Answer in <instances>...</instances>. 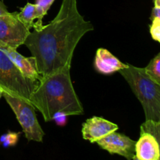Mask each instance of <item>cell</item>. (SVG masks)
<instances>
[{
    "mask_svg": "<svg viewBox=\"0 0 160 160\" xmlns=\"http://www.w3.org/2000/svg\"><path fill=\"white\" fill-rule=\"evenodd\" d=\"M70 70V67H65L41 79L30 96L29 103L42 114L45 122L52 120L57 113L67 116L84 113V108L73 86Z\"/></svg>",
    "mask_w": 160,
    "mask_h": 160,
    "instance_id": "obj_2",
    "label": "cell"
},
{
    "mask_svg": "<svg viewBox=\"0 0 160 160\" xmlns=\"http://www.w3.org/2000/svg\"><path fill=\"white\" fill-rule=\"evenodd\" d=\"M141 131L149 133L160 142V123L159 122L145 120V123L141 125Z\"/></svg>",
    "mask_w": 160,
    "mask_h": 160,
    "instance_id": "obj_15",
    "label": "cell"
},
{
    "mask_svg": "<svg viewBox=\"0 0 160 160\" xmlns=\"http://www.w3.org/2000/svg\"><path fill=\"white\" fill-rule=\"evenodd\" d=\"M2 96L13 111L26 138L28 141L43 142L45 132L39 124L34 106L25 100L6 92H3Z\"/></svg>",
    "mask_w": 160,
    "mask_h": 160,
    "instance_id": "obj_5",
    "label": "cell"
},
{
    "mask_svg": "<svg viewBox=\"0 0 160 160\" xmlns=\"http://www.w3.org/2000/svg\"><path fill=\"white\" fill-rule=\"evenodd\" d=\"M118 129L119 127L116 123L102 117H93L83 123L81 132L84 140L89 141L91 143H96L97 141Z\"/></svg>",
    "mask_w": 160,
    "mask_h": 160,
    "instance_id": "obj_8",
    "label": "cell"
},
{
    "mask_svg": "<svg viewBox=\"0 0 160 160\" xmlns=\"http://www.w3.org/2000/svg\"><path fill=\"white\" fill-rule=\"evenodd\" d=\"M38 83L25 78L0 48V88L3 92L29 102L30 96Z\"/></svg>",
    "mask_w": 160,
    "mask_h": 160,
    "instance_id": "obj_4",
    "label": "cell"
},
{
    "mask_svg": "<svg viewBox=\"0 0 160 160\" xmlns=\"http://www.w3.org/2000/svg\"><path fill=\"white\" fill-rule=\"evenodd\" d=\"M156 19H159L160 20V6H155L152 9L151 15V20H156Z\"/></svg>",
    "mask_w": 160,
    "mask_h": 160,
    "instance_id": "obj_19",
    "label": "cell"
},
{
    "mask_svg": "<svg viewBox=\"0 0 160 160\" xmlns=\"http://www.w3.org/2000/svg\"><path fill=\"white\" fill-rule=\"evenodd\" d=\"M31 28L17 17V12H8L0 16V47L17 49L23 45Z\"/></svg>",
    "mask_w": 160,
    "mask_h": 160,
    "instance_id": "obj_6",
    "label": "cell"
},
{
    "mask_svg": "<svg viewBox=\"0 0 160 160\" xmlns=\"http://www.w3.org/2000/svg\"><path fill=\"white\" fill-rule=\"evenodd\" d=\"M8 12H9V11H8L6 5L0 0V16L5 15V14L8 13Z\"/></svg>",
    "mask_w": 160,
    "mask_h": 160,
    "instance_id": "obj_20",
    "label": "cell"
},
{
    "mask_svg": "<svg viewBox=\"0 0 160 160\" xmlns=\"http://www.w3.org/2000/svg\"><path fill=\"white\" fill-rule=\"evenodd\" d=\"M17 17L27 26L30 28H33L34 20H38V17L37 6L35 4L28 2L24 7L22 8L20 12H17Z\"/></svg>",
    "mask_w": 160,
    "mask_h": 160,
    "instance_id": "obj_12",
    "label": "cell"
},
{
    "mask_svg": "<svg viewBox=\"0 0 160 160\" xmlns=\"http://www.w3.org/2000/svg\"><path fill=\"white\" fill-rule=\"evenodd\" d=\"M144 69L146 74L152 81L160 84V53H158Z\"/></svg>",
    "mask_w": 160,
    "mask_h": 160,
    "instance_id": "obj_13",
    "label": "cell"
},
{
    "mask_svg": "<svg viewBox=\"0 0 160 160\" xmlns=\"http://www.w3.org/2000/svg\"><path fill=\"white\" fill-rule=\"evenodd\" d=\"M132 160H139L138 159V158L137 157H136V156H134V158H133V159Z\"/></svg>",
    "mask_w": 160,
    "mask_h": 160,
    "instance_id": "obj_22",
    "label": "cell"
},
{
    "mask_svg": "<svg viewBox=\"0 0 160 160\" xmlns=\"http://www.w3.org/2000/svg\"><path fill=\"white\" fill-rule=\"evenodd\" d=\"M152 24L150 25V33L153 40L160 42V20L156 19L152 20Z\"/></svg>",
    "mask_w": 160,
    "mask_h": 160,
    "instance_id": "obj_17",
    "label": "cell"
},
{
    "mask_svg": "<svg viewBox=\"0 0 160 160\" xmlns=\"http://www.w3.org/2000/svg\"><path fill=\"white\" fill-rule=\"evenodd\" d=\"M2 94H3V90L0 88V98H1V97L2 96Z\"/></svg>",
    "mask_w": 160,
    "mask_h": 160,
    "instance_id": "obj_21",
    "label": "cell"
},
{
    "mask_svg": "<svg viewBox=\"0 0 160 160\" xmlns=\"http://www.w3.org/2000/svg\"><path fill=\"white\" fill-rule=\"evenodd\" d=\"M0 48L7 55L12 63L25 78L31 81H39L40 75L36 68V62L34 57H24L20 54L17 49L9 47H0Z\"/></svg>",
    "mask_w": 160,
    "mask_h": 160,
    "instance_id": "obj_9",
    "label": "cell"
},
{
    "mask_svg": "<svg viewBox=\"0 0 160 160\" xmlns=\"http://www.w3.org/2000/svg\"><path fill=\"white\" fill-rule=\"evenodd\" d=\"M67 116L63 113H57L53 117L52 120H55L58 125L63 126L67 123Z\"/></svg>",
    "mask_w": 160,
    "mask_h": 160,
    "instance_id": "obj_18",
    "label": "cell"
},
{
    "mask_svg": "<svg viewBox=\"0 0 160 160\" xmlns=\"http://www.w3.org/2000/svg\"><path fill=\"white\" fill-rule=\"evenodd\" d=\"M54 1L55 0H36L35 5L37 6L38 17L37 21L34 22L33 28H38L43 25L42 20H43L44 17L47 14V12L50 9Z\"/></svg>",
    "mask_w": 160,
    "mask_h": 160,
    "instance_id": "obj_14",
    "label": "cell"
},
{
    "mask_svg": "<svg viewBox=\"0 0 160 160\" xmlns=\"http://www.w3.org/2000/svg\"><path fill=\"white\" fill-rule=\"evenodd\" d=\"M20 134V133L14 132H8L2 134L0 137V145H2L5 148L14 146L18 142Z\"/></svg>",
    "mask_w": 160,
    "mask_h": 160,
    "instance_id": "obj_16",
    "label": "cell"
},
{
    "mask_svg": "<svg viewBox=\"0 0 160 160\" xmlns=\"http://www.w3.org/2000/svg\"><path fill=\"white\" fill-rule=\"evenodd\" d=\"M135 156L139 160H160L159 142L149 133L141 131L135 144Z\"/></svg>",
    "mask_w": 160,
    "mask_h": 160,
    "instance_id": "obj_10",
    "label": "cell"
},
{
    "mask_svg": "<svg viewBox=\"0 0 160 160\" xmlns=\"http://www.w3.org/2000/svg\"><path fill=\"white\" fill-rule=\"evenodd\" d=\"M93 30L92 23L80 13L77 0H62L56 17L48 24L34 28L23 43L35 59L40 80L71 67L80 40Z\"/></svg>",
    "mask_w": 160,
    "mask_h": 160,
    "instance_id": "obj_1",
    "label": "cell"
},
{
    "mask_svg": "<svg viewBox=\"0 0 160 160\" xmlns=\"http://www.w3.org/2000/svg\"><path fill=\"white\" fill-rule=\"evenodd\" d=\"M143 107L145 120L160 123V84L151 79L145 69L128 64L119 70Z\"/></svg>",
    "mask_w": 160,
    "mask_h": 160,
    "instance_id": "obj_3",
    "label": "cell"
},
{
    "mask_svg": "<svg viewBox=\"0 0 160 160\" xmlns=\"http://www.w3.org/2000/svg\"><path fill=\"white\" fill-rule=\"evenodd\" d=\"M96 143L100 148L110 154L119 155L128 160H132L135 156L136 142L125 134L117 133V131L97 141Z\"/></svg>",
    "mask_w": 160,
    "mask_h": 160,
    "instance_id": "obj_7",
    "label": "cell"
},
{
    "mask_svg": "<svg viewBox=\"0 0 160 160\" xmlns=\"http://www.w3.org/2000/svg\"><path fill=\"white\" fill-rule=\"evenodd\" d=\"M94 66L96 71L99 73L109 75L126 68L128 64L122 62L106 48H99L96 51Z\"/></svg>",
    "mask_w": 160,
    "mask_h": 160,
    "instance_id": "obj_11",
    "label": "cell"
}]
</instances>
